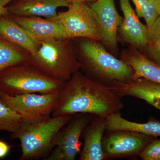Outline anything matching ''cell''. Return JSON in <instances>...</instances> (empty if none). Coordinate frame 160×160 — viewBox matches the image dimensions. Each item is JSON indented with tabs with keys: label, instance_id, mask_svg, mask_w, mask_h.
I'll list each match as a JSON object with an SVG mask.
<instances>
[{
	"label": "cell",
	"instance_id": "obj_1",
	"mask_svg": "<svg viewBox=\"0 0 160 160\" xmlns=\"http://www.w3.org/2000/svg\"><path fill=\"white\" fill-rule=\"evenodd\" d=\"M124 107L121 98L109 86L99 82L80 70L75 72L58 94L52 116L88 113L106 118Z\"/></svg>",
	"mask_w": 160,
	"mask_h": 160
},
{
	"label": "cell",
	"instance_id": "obj_2",
	"mask_svg": "<svg viewBox=\"0 0 160 160\" xmlns=\"http://www.w3.org/2000/svg\"><path fill=\"white\" fill-rule=\"evenodd\" d=\"M72 40L80 70L87 76L108 86L114 81L132 78V68L110 53L102 42L87 38Z\"/></svg>",
	"mask_w": 160,
	"mask_h": 160
},
{
	"label": "cell",
	"instance_id": "obj_3",
	"mask_svg": "<svg viewBox=\"0 0 160 160\" xmlns=\"http://www.w3.org/2000/svg\"><path fill=\"white\" fill-rule=\"evenodd\" d=\"M29 62L49 77L65 83L81 69L72 39L41 42L37 51L29 54Z\"/></svg>",
	"mask_w": 160,
	"mask_h": 160
},
{
	"label": "cell",
	"instance_id": "obj_4",
	"mask_svg": "<svg viewBox=\"0 0 160 160\" xmlns=\"http://www.w3.org/2000/svg\"><path fill=\"white\" fill-rule=\"evenodd\" d=\"M64 83L49 77L29 61L0 72V92L9 95L59 93Z\"/></svg>",
	"mask_w": 160,
	"mask_h": 160
},
{
	"label": "cell",
	"instance_id": "obj_5",
	"mask_svg": "<svg viewBox=\"0 0 160 160\" xmlns=\"http://www.w3.org/2000/svg\"><path fill=\"white\" fill-rule=\"evenodd\" d=\"M74 115L52 116L39 122L26 123L12 133V138L21 143L20 160L37 159L49 152L53 139Z\"/></svg>",
	"mask_w": 160,
	"mask_h": 160
},
{
	"label": "cell",
	"instance_id": "obj_6",
	"mask_svg": "<svg viewBox=\"0 0 160 160\" xmlns=\"http://www.w3.org/2000/svg\"><path fill=\"white\" fill-rule=\"evenodd\" d=\"M66 11L58 12L54 20L62 26L68 39L87 38L102 41L96 15L85 2L70 4Z\"/></svg>",
	"mask_w": 160,
	"mask_h": 160
},
{
	"label": "cell",
	"instance_id": "obj_7",
	"mask_svg": "<svg viewBox=\"0 0 160 160\" xmlns=\"http://www.w3.org/2000/svg\"><path fill=\"white\" fill-rule=\"evenodd\" d=\"M58 93H30L12 96L0 92V100L26 121L39 122L52 116L57 102Z\"/></svg>",
	"mask_w": 160,
	"mask_h": 160
},
{
	"label": "cell",
	"instance_id": "obj_8",
	"mask_svg": "<svg viewBox=\"0 0 160 160\" xmlns=\"http://www.w3.org/2000/svg\"><path fill=\"white\" fill-rule=\"evenodd\" d=\"M88 113H77L53 139L46 160H74L81 152L83 130L91 121Z\"/></svg>",
	"mask_w": 160,
	"mask_h": 160
},
{
	"label": "cell",
	"instance_id": "obj_9",
	"mask_svg": "<svg viewBox=\"0 0 160 160\" xmlns=\"http://www.w3.org/2000/svg\"><path fill=\"white\" fill-rule=\"evenodd\" d=\"M107 132L102 140L105 159L139 155L147 145L156 139L155 137L128 130Z\"/></svg>",
	"mask_w": 160,
	"mask_h": 160
},
{
	"label": "cell",
	"instance_id": "obj_10",
	"mask_svg": "<svg viewBox=\"0 0 160 160\" xmlns=\"http://www.w3.org/2000/svg\"><path fill=\"white\" fill-rule=\"evenodd\" d=\"M96 15L102 42L106 49L115 56H119L118 30L124 18L119 13L114 0H96L89 5Z\"/></svg>",
	"mask_w": 160,
	"mask_h": 160
},
{
	"label": "cell",
	"instance_id": "obj_11",
	"mask_svg": "<svg viewBox=\"0 0 160 160\" xmlns=\"http://www.w3.org/2000/svg\"><path fill=\"white\" fill-rule=\"evenodd\" d=\"M119 1L124 20L118 29V42L133 46L142 53L147 43L148 28L140 22L130 0Z\"/></svg>",
	"mask_w": 160,
	"mask_h": 160
},
{
	"label": "cell",
	"instance_id": "obj_12",
	"mask_svg": "<svg viewBox=\"0 0 160 160\" xmlns=\"http://www.w3.org/2000/svg\"><path fill=\"white\" fill-rule=\"evenodd\" d=\"M109 87L120 98L125 96L138 98L160 110V84L140 78L124 82L114 81Z\"/></svg>",
	"mask_w": 160,
	"mask_h": 160
},
{
	"label": "cell",
	"instance_id": "obj_13",
	"mask_svg": "<svg viewBox=\"0 0 160 160\" xmlns=\"http://www.w3.org/2000/svg\"><path fill=\"white\" fill-rule=\"evenodd\" d=\"M6 6L9 14L19 16H37L54 20L60 7H68L66 0H13Z\"/></svg>",
	"mask_w": 160,
	"mask_h": 160
},
{
	"label": "cell",
	"instance_id": "obj_14",
	"mask_svg": "<svg viewBox=\"0 0 160 160\" xmlns=\"http://www.w3.org/2000/svg\"><path fill=\"white\" fill-rule=\"evenodd\" d=\"M9 16L33 38L40 42L67 38L62 26L55 20L37 16Z\"/></svg>",
	"mask_w": 160,
	"mask_h": 160
},
{
	"label": "cell",
	"instance_id": "obj_15",
	"mask_svg": "<svg viewBox=\"0 0 160 160\" xmlns=\"http://www.w3.org/2000/svg\"><path fill=\"white\" fill-rule=\"evenodd\" d=\"M105 119L94 116L85 127L82 135L84 146L79 154V160L105 159L102 149L103 138L106 130Z\"/></svg>",
	"mask_w": 160,
	"mask_h": 160
},
{
	"label": "cell",
	"instance_id": "obj_16",
	"mask_svg": "<svg viewBox=\"0 0 160 160\" xmlns=\"http://www.w3.org/2000/svg\"><path fill=\"white\" fill-rule=\"evenodd\" d=\"M119 58L133 70L132 79L143 78L160 85V67L135 47L127 46L120 52Z\"/></svg>",
	"mask_w": 160,
	"mask_h": 160
},
{
	"label": "cell",
	"instance_id": "obj_17",
	"mask_svg": "<svg viewBox=\"0 0 160 160\" xmlns=\"http://www.w3.org/2000/svg\"><path fill=\"white\" fill-rule=\"evenodd\" d=\"M0 36L32 54L37 51L41 42L12 19L9 14L0 17Z\"/></svg>",
	"mask_w": 160,
	"mask_h": 160
},
{
	"label": "cell",
	"instance_id": "obj_18",
	"mask_svg": "<svg viewBox=\"0 0 160 160\" xmlns=\"http://www.w3.org/2000/svg\"><path fill=\"white\" fill-rule=\"evenodd\" d=\"M105 122L106 131L128 130L155 137L160 136V122L156 120L142 123L130 122L122 118L119 112L107 117Z\"/></svg>",
	"mask_w": 160,
	"mask_h": 160
},
{
	"label": "cell",
	"instance_id": "obj_19",
	"mask_svg": "<svg viewBox=\"0 0 160 160\" xmlns=\"http://www.w3.org/2000/svg\"><path fill=\"white\" fill-rule=\"evenodd\" d=\"M29 59V52L0 36V72Z\"/></svg>",
	"mask_w": 160,
	"mask_h": 160
},
{
	"label": "cell",
	"instance_id": "obj_20",
	"mask_svg": "<svg viewBox=\"0 0 160 160\" xmlns=\"http://www.w3.org/2000/svg\"><path fill=\"white\" fill-rule=\"evenodd\" d=\"M26 123L21 116L0 100V131L13 133Z\"/></svg>",
	"mask_w": 160,
	"mask_h": 160
},
{
	"label": "cell",
	"instance_id": "obj_21",
	"mask_svg": "<svg viewBox=\"0 0 160 160\" xmlns=\"http://www.w3.org/2000/svg\"><path fill=\"white\" fill-rule=\"evenodd\" d=\"M134 4L137 15L143 18L146 22L148 30L159 16L157 6L159 0H130Z\"/></svg>",
	"mask_w": 160,
	"mask_h": 160
},
{
	"label": "cell",
	"instance_id": "obj_22",
	"mask_svg": "<svg viewBox=\"0 0 160 160\" xmlns=\"http://www.w3.org/2000/svg\"><path fill=\"white\" fill-rule=\"evenodd\" d=\"M143 160H160V139H155L145 147L139 154Z\"/></svg>",
	"mask_w": 160,
	"mask_h": 160
},
{
	"label": "cell",
	"instance_id": "obj_23",
	"mask_svg": "<svg viewBox=\"0 0 160 160\" xmlns=\"http://www.w3.org/2000/svg\"><path fill=\"white\" fill-rule=\"evenodd\" d=\"M142 53L149 60L160 67V41L148 42Z\"/></svg>",
	"mask_w": 160,
	"mask_h": 160
},
{
	"label": "cell",
	"instance_id": "obj_24",
	"mask_svg": "<svg viewBox=\"0 0 160 160\" xmlns=\"http://www.w3.org/2000/svg\"><path fill=\"white\" fill-rule=\"evenodd\" d=\"M155 41H160V15L155 20L148 30L147 42Z\"/></svg>",
	"mask_w": 160,
	"mask_h": 160
},
{
	"label": "cell",
	"instance_id": "obj_25",
	"mask_svg": "<svg viewBox=\"0 0 160 160\" xmlns=\"http://www.w3.org/2000/svg\"><path fill=\"white\" fill-rule=\"evenodd\" d=\"M10 146L7 143L0 141V159L5 157L10 151Z\"/></svg>",
	"mask_w": 160,
	"mask_h": 160
},
{
	"label": "cell",
	"instance_id": "obj_26",
	"mask_svg": "<svg viewBox=\"0 0 160 160\" xmlns=\"http://www.w3.org/2000/svg\"><path fill=\"white\" fill-rule=\"evenodd\" d=\"M8 9L6 6H3L0 4V17L3 16L7 15L9 14Z\"/></svg>",
	"mask_w": 160,
	"mask_h": 160
},
{
	"label": "cell",
	"instance_id": "obj_27",
	"mask_svg": "<svg viewBox=\"0 0 160 160\" xmlns=\"http://www.w3.org/2000/svg\"><path fill=\"white\" fill-rule=\"evenodd\" d=\"M66 1L68 2L69 4H72V3H76V2H91L93 0H66Z\"/></svg>",
	"mask_w": 160,
	"mask_h": 160
},
{
	"label": "cell",
	"instance_id": "obj_28",
	"mask_svg": "<svg viewBox=\"0 0 160 160\" xmlns=\"http://www.w3.org/2000/svg\"><path fill=\"white\" fill-rule=\"evenodd\" d=\"M13 0H0V4L4 6H6Z\"/></svg>",
	"mask_w": 160,
	"mask_h": 160
},
{
	"label": "cell",
	"instance_id": "obj_29",
	"mask_svg": "<svg viewBox=\"0 0 160 160\" xmlns=\"http://www.w3.org/2000/svg\"><path fill=\"white\" fill-rule=\"evenodd\" d=\"M157 9L159 14L160 15V0L158 2L157 6Z\"/></svg>",
	"mask_w": 160,
	"mask_h": 160
},
{
	"label": "cell",
	"instance_id": "obj_30",
	"mask_svg": "<svg viewBox=\"0 0 160 160\" xmlns=\"http://www.w3.org/2000/svg\"><path fill=\"white\" fill-rule=\"evenodd\" d=\"M93 1H94V0H93Z\"/></svg>",
	"mask_w": 160,
	"mask_h": 160
}]
</instances>
